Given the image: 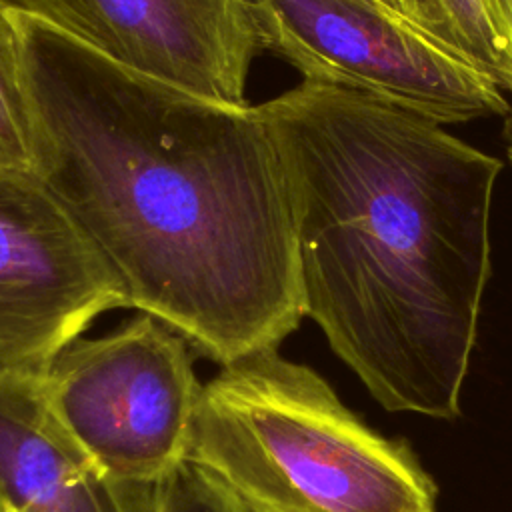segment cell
<instances>
[{
	"instance_id": "cell-10",
	"label": "cell",
	"mask_w": 512,
	"mask_h": 512,
	"mask_svg": "<svg viewBox=\"0 0 512 512\" xmlns=\"http://www.w3.org/2000/svg\"><path fill=\"white\" fill-rule=\"evenodd\" d=\"M32 140L20 38L10 14L0 10V170L34 172Z\"/></svg>"
},
{
	"instance_id": "cell-13",
	"label": "cell",
	"mask_w": 512,
	"mask_h": 512,
	"mask_svg": "<svg viewBox=\"0 0 512 512\" xmlns=\"http://www.w3.org/2000/svg\"><path fill=\"white\" fill-rule=\"evenodd\" d=\"M382 2H386L390 8H394L396 12L404 14L406 18H410L414 22V4H412V0H382Z\"/></svg>"
},
{
	"instance_id": "cell-3",
	"label": "cell",
	"mask_w": 512,
	"mask_h": 512,
	"mask_svg": "<svg viewBox=\"0 0 512 512\" xmlns=\"http://www.w3.org/2000/svg\"><path fill=\"white\" fill-rule=\"evenodd\" d=\"M188 460L248 512H436V486L408 446L278 348L202 384Z\"/></svg>"
},
{
	"instance_id": "cell-4",
	"label": "cell",
	"mask_w": 512,
	"mask_h": 512,
	"mask_svg": "<svg viewBox=\"0 0 512 512\" xmlns=\"http://www.w3.org/2000/svg\"><path fill=\"white\" fill-rule=\"evenodd\" d=\"M188 342L150 314L72 340L38 390L92 464L122 488H154L188 462L202 384Z\"/></svg>"
},
{
	"instance_id": "cell-11",
	"label": "cell",
	"mask_w": 512,
	"mask_h": 512,
	"mask_svg": "<svg viewBox=\"0 0 512 512\" xmlns=\"http://www.w3.org/2000/svg\"><path fill=\"white\" fill-rule=\"evenodd\" d=\"M148 512H248L214 476L186 462L152 492Z\"/></svg>"
},
{
	"instance_id": "cell-8",
	"label": "cell",
	"mask_w": 512,
	"mask_h": 512,
	"mask_svg": "<svg viewBox=\"0 0 512 512\" xmlns=\"http://www.w3.org/2000/svg\"><path fill=\"white\" fill-rule=\"evenodd\" d=\"M154 488L108 480L52 418L38 382H0V512H148Z\"/></svg>"
},
{
	"instance_id": "cell-1",
	"label": "cell",
	"mask_w": 512,
	"mask_h": 512,
	"mask_svg": "<svg viewBox=\"0 0 512 512\" xmlns=\"http://www.w3.org/2000/svg\"><path fill=\"white\" fill-rule=\"evenodd\" d=\"M10 18L34 174L106 260L126 308L220 366L276 350L306 312L290 188L262 106L198 96Z\"/></svg>"
},
{
	"instance_id": "cell-9",
	"label": "cell",
	"mask_w": 512,
	"mask_h": 512,
	"mask_svg": "<svg viewBox=\"0 0 512 512\" xmlns=\"http://www.w3.org/2000/svg\"><path fill=\"white\" fill-rule=\"evenodd\" d=\"M414 22L512 92V36L492 0H412Z\"/></svg>"
},
{
	"instance_id": "cell-14",
	"label": "cell",
	"mask_w": 512,
	"mask_h": 512,
	"mask_svg": "<svg viewBox=\"0 0 512 512\" xmlns=\"http://www.w3.org/2000/svg\"><path fill=\"white\" fill-rule=\"evenodd\" d=\"M508 154H510V160H512V134H510V146H508Z\"/></svg>"
},
{
	"instance_id": "cell-5",
	"label": "cell",
	"mask_w": 512,
	"mask_h": 512,
	"mask_svg": "<svg viewBox=\"0 0 512 512\" xmlns=\"http://www.w3.org/2000/svg\"><path fill=\"white\" fill-rule=\"evenodd\" d=\"M260 50L306 82L346 88L438 124L500 116L502 88L382 0H248Z\"/></svg>"
},
{
	"instance_id": "cell-6",
	"label": "cell",
	"mask_w": 512,
	"mask_h": 512,
	"mask_svg": "<svg viewBox=\"0 0 512 512\" xmlns=\"http://www.w3.org/2000/svg\"><path fill=\"white\" fill-rule=\"evenodd\" d=\"M124 290L34 172L0 170V382H40Z\"/></svg>"
},
{
	"instance_id": "cell-2",
	"label": "cell",
	"mask_w": 512,
	"mask_h": 512,
	"mask_svg": "<svg viewBox=\"0 0 512 512\" xmlns=\"http://www.w3.org/2000/svg\"><path fill=\"white\" fill-rule=\"evenodd\" d=\"M260 106L290 188L306 316L380 406L456 418L500 160L346 88L302 80Z\"/></svg>"
},
{
	"instance_id": "cell-12",
	"label": "cell",
	"mask_w": 512,
	"mask_h": 512,
	"mask_svg": "<svg viewBox=\"0 0 512 512\" xmlns=\"http://www.w3.org/2000/svg\"><path fill=\"white\" fill-rule=\"evenodd\" d=\"M492 2H494L496 10H498L500 18L504 20L510 36H512V0H492Z\"/></svg>"
},
{
	"instance_id": "cell-7",
	"label": "cell",
	"mask_w": 512,
	"mask_h": 512,
	"mask_svg": "<svg viewBox=\"0 0 512 512\" xmlns=\"http://www.w3.org/2000/svg\"><path fill=\"white\" fill-rule=\"evenodd\" d=\"M132 72L198 96L246 102L260 52L248 0H0Z\"/></svg>"
}]
</instances>
